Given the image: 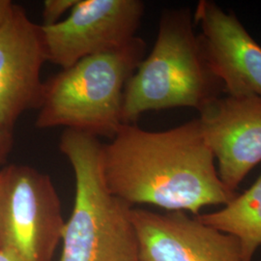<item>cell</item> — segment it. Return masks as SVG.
<instances>
[{"mask_svg":"<svg viewBox=\"0 0 261 261\" xmlns=\"http://www.w3.org/2000/svg\"><path fill=\"white\" fill-rule=\"evenodd\" d=\"M98 138L64 130L59 149L75 175V201L57 261H134L140 258L132 207L112 195L101 168Z\"/></svg>","mask_w":261,"mask_h":261,"instance_id":"obj_4","label":"cell"},{"mask_svg":"<svg viewBox=\"0 0 261 261\" xmlns=\"http://www.w3.org/2000/svg\"><path fill=\"white\" fill-rule=\"evenodd\" d=\"M101 168L112 195L130 207L147 204L197 216L237 195L219 176L198 118L160 132L123 124L102 144Z\"/></svg>","mask_w":261,"mask_h":261,"instance_id":"obj_1","label":"cell"},{"mask_svg":"<svg viewBox=\"0 0 261 261\" xmlns=\"http://www.w3.org/2000/svg\"><path fill=\"white\" fill-rule=\"evenodd\" d=\"M13 4L14 3L10 0H0V27L9 15Z\"/></svg>","mask_w":261,"mask_h":261,"instance_id":"obj_14","label":"cell"},{"mask_svg":"<svg viewBox=\"0 0 261 261\" xmlns=\"http://www.w3.org/2000/svg\"><path fill=\"white\" fill-rule=\"evenodd\" d=\"M0 261H19L13 254L0 247Z\"/></svg>","mask_w":261,"mask_h":261,"instance_id":"obj_15","label":"cell"},{"mask_svg":"<svg viewBox=\"0 0 261 261\" xmlns=\"http://www.w3.org/2000/svg\"><path fill=\"white\" fill-rule=\"evenodd\" d=\"M134 261H141V260H140V258H139V259H137V260H134Z\"/></svg>","mask_w":261,"mask_h":261,"instance_id":"obj_17","label":"cell"},{"mask_svg":"<svg viewBox=\"0 0 261 261\" xmlns=\"http://www.w3.org/2000/svg\"><path fill=\"white\" fill-rule=\"evenodd\" d=\"M79 0H46L43 4V27H51L62 20L66 13H70Z\"/></svg>","mask_w":261,"mask_h":261,"instance_id":"obj_12","label":"cell"},{"mask_svg":"<svg viewBox=\"0 0 261 261\" xmlns=\"http://www.w3.org/2000/svg\"><path fill=\"white\" fill-rule=\"evenodd\" d=\"M194 14L207 61L229 96L261 97V46L232 12L200 0Z\"/></svg>","mask_w":261,"mask_h":261,"instance_id":"obj_10","label":"cell"},{"mask_svg":"<svg viewBox=\"0 0 261 261\" xmlns=\"http://www.w3.org/2000/svg\"><path fill=\"white\" fill-rule=\"evenodd\" d=\"M13 145H14L13 130L8 129L0 124V167L6 163L10 153L13 149Z\"/></svg>","mask_w":261,"mask_h":261,"instance_id":"obj_13","label":"cell"},{"mask_svg":"<svg viewBox=\"0 0 261 261\" xmlns=\"http://www.w3.org/2000/svg\"><path fill=\"white\" fill-rule=\"evenodd\" d=\"M135 37L117 48L87 56L44 82L35 126L62 127L112 139L120 129L126 85L145 57Z\"/></svg>","mask_w":261,"mask_h":261,"instance_id":"obj_3","label":"cell"},{"mask_svg":"<svg viewBox=\"0 0 261 261\" xmlns=\"http://www.w3.org/2000/svg\"><path fill=\"white\" fill-rule=\"evenodd\" d=\"M141 261H243L239 241L183 211L132 207Z\"/></svg>","mask_w":261,"mask_h":261,"instance_id":"obj_7","label":"cell"},{"mask_svg":"<svg viewBox=\"0 0 261 261\" xmlns=\"http://www.w3.org/2000/svg\"><path fill=\"white\" fill-rule=\"evenodd\" d=\"M47 62L42 25L13 4L0 27V124L13 130L19 117L41 101Z\"/></svg>","mask_w":261,"mask_h":261,"instance_id":"obj_8","label":"cell"},{"mask_svg":"<svg viewBox=\"0 0 261 261\" xmlns=\"http://www.w3.org/2000/svg\"><path fill=\"white\" fill-rule=\"evenodd\" d=\"M223 93L196 31L193 12L165 10L154 47L126 85L122 121L136 124L143 113L173 108L201 112Z\"/></svg>","mask_w":261,"mask_h":261,"instance_id":"obj_2","label":"cell"},{"mask_svg":"<svg viewBox=\"0 0 261 261\" xmlns=\"http://www.w3.org/2000/svg\"><path fill=\"white\" fill-rule=\"evenodd\" d=\"M3 182H4V169H0V203H1V196H2V189H3Z\"/></svg>","mask_w":261,"mask_h":261,"instance_id":"obj_16","label":"cell"},{"mask_svg":"<svg viewBox=\"0 0 261 261\" xmlns=\"http://www.w3.org/2000/svg\"><path fill=\"white\" fill-rule=\"evenodd\" d=\"M144 9L140 0H79L65 19L41 24L47 62L65 69L126 45L137 37Z\"/></svg>","mask_w":261,"mask_h":261,"instance_id":"obj_6","label":"cell"},{"mask_svg":"<svg viewBox=\"0 0 261 261\" xmlns=\"http://www.w3.org/2000/svg\"><path fill=\"white\" fill-rule=\"evenodd\" d=\"M222 182L235 192L261 163V97L221 96L199 112Z\"/></svg>","mask_w":261,"mask_h":261,"instance_id":"obj_9","label":"cell"},{"mask_svg":"<svg viewBox=\"0 0 261 261\" xmlns=\"http://www.w3.org/2000/svg\"><path fill=\"white\" fill-rule=\"evenodd\" d=\"M211 227L234 236L240 244L243 261H252L261 246V171L254 183L218 211L195 216Z\"/></svg>","mask_w":261,"mask_h":261,"instance_id":"obj_11","label":"cell"},{"mask_svg":"<svg viewBox=\"0 0 261 261\" xmlns=\"http://www.w3.org/2000/svg\"><path fill=\"white\" fill-rule=\"evenodd\" d=\"M3 169L0 247L19 261H54L65 221L51 178L27 165Z\"/></svg>","mask_w":261,"mask_h":261,"instance_id":"obj_5","label":"cell"}]
</instances>
